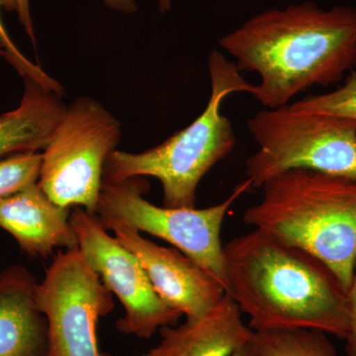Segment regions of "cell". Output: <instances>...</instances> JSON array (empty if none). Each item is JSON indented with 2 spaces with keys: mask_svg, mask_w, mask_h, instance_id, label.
<instances>
[{
  "mask_svg": "<svg viewBox=\"0 0 356 356\" xmlns=\"http://www.w3.org/2000/svg\"><path fill=\"white\" fill-rule=\"evenodd\" d=\"M16 4H17L16 13L18 14L20 24L24 28L26 34L31 40L34 47H36V38H35L34 26H33L31 13H30L29 0H16Z\"/></svg>",
  "mask_w": 356,
  "mask_h": 356,
  "instance_id": "ffe728a7",
  "label": "cell"
},
{
  "mask_svg": "<svg viewBox=\"0 0 356 356\" xmlns=\"http://www.w3.org/2000/svg\"><path fill=\"white\" fill-rule=\"evenodd\" d=\"M240 72L261 83L250 93L267 109L286 106L314 86L339 83L356 65V8L325 10L306 1L252 16L219 39Z\"/></svg>",
  "mask_w": 356,
  "mask_h": 356,
  "instance_id": "6da1fadb",
  "label": "cell"
},
{
  "mask_svg": "<svg viewBox=\"0 0 356 356\" xmlns=\"http://www.w3.org/2000/svg\"><path fill=\"white\" fill-rule=\"evenodd\" d=\"M232 356H259V355H257V350H255L254 343H252V341L250 343L242 346V348H238V350H236Z\"/></svg>",
  "mask_w": 356,
  "mask_h": 356,
  "instance_id": "7402d4cb",
  "label": "cell"
},
{
  "mask_svg": "<svg viewBox=\"0 0 356 356\" xmlns=\"http://www.w3.org/2000/svg\"><path fill=\"white\" fill-rule=\"evenodd\" d=\"M48 322L47 356H102L97 324L114 309L113 294L79 247L58 252L39 283Z\"/></svg>",
  "mask_w": 356,
  "mask_h": 356,
  "instance_id": "ba28073f",
  "label": "cell"
},
{
  "mask_svg": "<svg viewBox=\"0 0 356 356\" xmlns=\"http://www.w3.org/2000/svg\"><path fill=\"white\" fill-rule=\"evenodd\" d=\"M70 212L34 182L0 197V228L15 238L26 254L48 257L56 250L77 247Z\"/></svg>",
  "mask_w": 356,
  "mask_h": 356,
  "instance_id": "8fae6325",
  "label": "cell"
},
{
  "mask_svg": "<svg viewBox=\"0 0 356 356\" xmlns=\"http://www.w3.org/2000/svg\"><path fill=\"white\" fill-rule=\"evenodd\" d=\"M41 163V152L0 159V197L38 181Z\"/></svg>",
  "mask_w": 356,
  "mask_h": 356,
  "instance_id": "e0dca14e",
  "label": "cell"
},
{
  "mask_svg": "<svg viewBox=\"0 0 356 356\" xmlns=\"http://www.w3.org/2000/svg\"><path fill=\"white\" fill-rule=\"evenodd\" d=\"M62 96L24 77L19 106L0 115V159L44 151L67 111Z\"/></svg>",
  "mask_w": 356,
  "mask_h": 356,
  "instance_id": "5bb4252c",
  "label": "cell"
},
{
  "mask_svg": "<svg viewBox=\"0 0 356 356\" xmlns=\"http://www.w3.org/2000/svg\"><path fill=\"white\" fill-rule=\"evenodd\" d=\"M261 188L243 222L315 255L348 292L356 261V178L299 168Z\"/></svg>",
  "mask_w": 356,
  "mask_h": 356,
  "instance_id": "3957f363",
  "label": "cell"
},
{
  "mask_svg": "<svg viewBox=\"0 0 356 356\" xmlns=\"http://www.w3.org/2000/svg\"><path fill=\"white\" fill-rule=\"evenodd\" d=\"M0 57H3L6 58V51L4 49L3 44L0 41Z\"/></svg>",
  "mask_w": 356,
  "mask_h": 356,
  "instance_id": "cb8c5ba5",
  "label": "cell"
},
{
  "mask_svg": "<svg viewBox=\"0 0 356 356\" xmlns=\"http://www.w3.org/2000/svg\"><path fill=\"white\" fill-rule=\"evenodd\" d=\"M110 231L138 257L159 297L185 318L205 315L226 294L217 278L177 248L159 245L127 227Z\"/></svg>",
  "mask_w": 356,
  "mask_h": 356,
  "instance_id": "30bf717a",
  "label": "cell"
},
{
  "mask_svg": "<svg viewBox=\"0 0 356 356\" xmlns=\"http://www.w3.org/2000/svg\"><path fill=\"white\" fill-rule=\"evenodd\" d=\"M16 11L17 10V4L16 0H0V41L3 44L4 49L6 51V60L15 67V70L19 72L20 76L29 77L34 79L35 81L42 84L44 88L51 89L54 92L58 95L64 93V88L55 79H51L50 76L46 74L39 65L33 64L27 58L23 55L19 49L13 43L6 28L4 27L1 19V11Z\"/></svg>",
  "mask_w": 356,
  "mask_h": 356,
  "instance_id": "ac0fdd59",
  "label": "cell"
},
{
  "mask_svg": "<svg viewBox=\"0 0 356 356\" xmlns=\"http://www.w3.org/2000/svg\"><path fill=\"white\" fill-rule=\"evenodd\" d=\"M290 106L306 113L334 115L356 119L355 70H351L343 86L336 90L304 98Z\"/></svg>",
  "mask_w": 356,
  "mask_h": 356,
  "instance_id": "2e32d148",
  "label": "cell"
},
{
  "mask_svg": "<svg viewBox=\"0 0 356 356\" xmlns=\"http://www.w3.org/2000/svg\"><path fill=\"white\" fill-rule=\"evenodd\" d=\"M70 224L77 247L123 305L125 314L117 322L119 332L147 339L161 327L177 324L182 314L159 297L138 257L109 235L96 215L72 208Z\"/></svg>",
  "mask_w": 356,
  "mask_h": 356,
  "instance_id": "9c48e42d",
  "label": "cell"
},
{
  "mask_svg": "<svg viewBox=\"0 0 356 356\" xmlns=\"http://www.w3.org/2000/svg\"><path fill=\"white\" fill-rule=\"evenodd\" d=\"M252 343L259 356H337L327 334L317 330L254 332Z\"/></svg>",
  "mask_w": 356,
  "mask_h": 356,
  "instance_id": "9a60e30c",
  "label": "cell"
},
{
  "mask_svg": "<svg viewBox=\"0 0 356 356\" xmlns=\"http://www.w3.org/2000/svg\"><path fill=\"white\" fill-rule=\"evenodd\" d=\"M348 309H350V327L346 334V351L348 356H356V261L353 280L348 289Z\"/></svg>",
  "mask_w": 356,
  "mask_h": 356,
  "instance_id": "d6986e66",
  "label": "cell"
},
{
  "mask_svg": "<svg viewBox=\"0 0 356 356\" xmlns=\"http://www.w3.org/2000/svg\"><path fill=\"white\" fill-rule=\"evenodd\" d=\"M252 187L245 179L222 202L197 209L149 202L145 198L149 185L142 177L103 181L96 216L108 231L127 227L165 241L212 274L226 289L222 224L233 204Z\"/></svg>",
  "mask_w": 356,
  "mask_h": 356,
  "instance_id": "8992f818",
  "label": "cell"
},
{
  "mask_svg": "<svg viewBox=\"0 0 356 356\" xmlns=\"http://www.w3.org/2000/svg\"><path fill=\"white\" fill-rule=\"evenodd\" d=\"M121 133L120 122L102 103L77 98L42 152L40 187L63 207L96 215L103 170Z\"/></svg>",
  "mask_w": 356,
  "mask_h": 356,
  "instance_id": "52a82bcc",
  "label": "cell"
},
{
  "mask_svg": "<svg viewBox=\"0 0 356 356\" xmlns=\"http://www.w3.org/2000/svg\"><path fill=\"white\" fill-rule=\"evenodd\" d=\"M211 95L207 106L193 123L158 146L140 153L115 149L103 170V181L152 177L163 186V206L194 208L203 177L226 159L236 146L233 126L221 113L222 103L235 92H248L252 84L243 79L235 63L214 49L208 60Z\"/></svg>",
  "mask_w": 356,
  "mask_h": 356,
  "instance_id": "277c9868",
  "label": "cell"
},
{
  "mask_svg": "<svg viewBox=\"0 0 356 356\" xmlns=\"http://www.w3.org/2000/svg\"><path fill=\"white\" fill-rule=\"evenodd\" d=\"M158 3L161 13H168L172 7V0H158Z\"/></svg>",
  "mask_w": 356,
  "mask_h": 356,
  "instance_id": "603a6c76",
  "label": "cell"
},
{
  "mask_svg": "<svg viewBox=\"0 0 356 356\" xmlns=\"http://www.w3.org/2000/svg\"><path fill=\"white\" fill-rule=\"evenodd\" d=\"M36 278L25 266L0 271V356H47L48 322Z\"/></svg>",
  "mask_w": 356,
  "mask_h": 356,
  "instance_id": "7c38bea8",
  "label": "cell"
},
{
  "mask_svg": "<svg viewBox=\"0 0 356 356\" xmlns=\"http://www.w3.org/2000/svg\"><path fill=\"white\" fill-rule=\"evenodd\" d=\"M259 149L245 161V175L259 188L291 170L356 178V119L306 113L290 105L264 109L248 119Z\"/></svg>",
  "mask_w": 356,
  "mask_h": 356,
  "instance_id": "5b68a950",
  "label": "cell"
},
{
  "mask_svg": "<svg viewBox=\"0 0 356 356\" xmlns=\"http://www.w3.org/2000/svg\"><path fill=\"white\" fill-rule=\"evenodd\" d=\"M104 2L109 8L123 13H133L137 9L135 0H104Z\"/></svg>",
  "mask_w": 356,
  "mask_h": 356,
  "instance_id": "44dd1931",
  "label": "cell"
},
{
  "mask_svg": "<svg viewBox=\"0 0 356 356\" xmlns=\"http://www.w3.org/2000/svg\"><path fill=\"white\" fill-rule=\"evenodd\" d=\"M161 341L143 356H232L254 332L229 294L200 318L159 330Z\"/></svg>",
  "mask_w": 356,
  "mask_h": 356,
  "instance_id": "4fadbf2b",
  "label": "cell"
},
{
  "mask_svg": "<svg viewBox=\"0 0 356 356\" xmlns=\"http://www.w3.org/2000/svg\"><path fill=\"white\" fill-rule=\"evenodd\" d=\"M226 293L254 332L317 330L346 339L348 293L329 266L261 229L224 245Z\"/></svg>",
  "mask_w": 356,
  "mask_h": 356,
  "instance_id": "7a4b0ae2",
  "label": "cell"
}]
</instances>
